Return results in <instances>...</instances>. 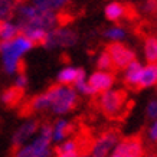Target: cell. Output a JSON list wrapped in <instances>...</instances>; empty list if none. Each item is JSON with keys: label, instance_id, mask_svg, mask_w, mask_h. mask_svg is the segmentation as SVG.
I'll use <instances>...</instances> for the list:
<instances>
[{"label": "cell", "instance_id": "cell-7", "mask_svg": "<svg viewBox=\"0 0 157 157\" xmlns=\"http://www.w3.org/2000/svg\"><path fill=\"white\" fill-rule=\"evenodd\" d=\"M107 52L111 58L113 68H115V69H124L130 62L136 59V52L133 49H130L127 45H124L123 42L109 43Z\"/></svg>", "mask_w": 157, "mask_h": 157}, {"label": "cell", "instance_id": "cell-25", "mask_svg": "<svg viewBox=\"0 0 157 157\" xmlns=\"http://www.w3.org/2000/svg\"><path fill=\"white\" fill-rule=\"evenodd\" d=\"M28 84H29V79H28V76H26V74H23L22 71L17 72V74H16V79H14V86L22 91H25V88L28 86Z\"/></svg>", "mask_w": 157, "mask_h": 157}, {"label": "cell", "instance_id": "cell-18", "mask_svg": "<svg viewBox=\"0 0 157 157\" xmlns=\"http://www.w3.org/2000/svg\"><path fill=\"white\" fill-rule=\"evenodd\" d=\"M23 98V91L16 88V86H10L2 94V102L6 107H16L20 102V100Z\"/></svg>", "mask_w": 157, "mask_h": 157}, {"label": "cell", "instance_id": "cell-14", "mask_svg": "<svg viewBox=\"0 0 157 157\" xmlns=\"http://www.w3.org/2000/svg\"><path fill=\"white\" fill-rule=\"evenodd\" d=\"M141 68H143V65H141L137 59L131 61L127 67L124 68V81H125V84H127L130 88H134V90L138 88Z\"/></svg>", "mask_w": 157, "mask_h": 157}, {"label": "cell", "instance_id": "cell-30", "mask_svg": "<svg viewBox=\"0 0 157 157\" xmlns=\"http://www.w3.org/2000/svg\"><path fill=\"white\" fill-rule=\"evenodd\" d=\"M107 157H121V156H120L118 153H115V151H111V153H109V154H108V156H107Z\"/></svg>", "mask_w": 157, "mask_h": 157}, {"label": "cell", "instance_id": "cell-4", "mask_svg": "<svg viewBox=\"0 0 157 157\" xmlns=\"http://www.w3.org/2000/svg\"><path fill=\"white\" fill-rule=\"evenodd\" d=\"M38 133L39 136L36 138L16 148L14 157H51L52 125L51 124L39 125Z\"/></svg>", "mask_w": 157, "mask_h": 157}, {"label": "cell", "instance_id": "cell-32", "mask_svg": "<svg viewBox=\"0 0 157 157\" xmlns=\"http://www.w3.org/2000/svg\"><path fill=\"white\" fill-rule=\"evenodd\" d=\"M79 157H92V156H91V154H81Z\"/></svg>", "mask_w": 157, "mask_h": 157}, {"label": "cell", "instance_id": "cell-26", "mask_svg": "<svg viewBox=\"0 0 157 157\" xmlns=\"http://www.w3.org/2000/svg\"><path fill=\"white\" fill-rule=\"evenodd\" d=\"M146 113H147V117L151 120V121H156V117H157V101L156 100L148 101Z\"/></svg>", "mask_w": 157, "mask_h": 157}, {"label": "cell", "instance_id": "cell-29", "mask_svg": "<svg viewBox=\"0 0 157 157\" xmlns=\"http://www.w3.org/2000/svg\"><path fill=\"white\" fill-rule=\"evenodd\" d=\"M82 153L79 150L75 151H67V153H56V157H79Z\"/></svg>", "mask_w": 157, "mask_h": 157}, {"label": "cell", "instance_id": "cell-15", "mask_svg": "<svg viewBox=\"0 0 157 157\" xmlns=\"http://www.w3.org/2000/svg\"><path fill=\"white\" fill-rule=\"evenodd\" d=\"M104 14L109 22H120L128 14V7L121 2H111L105 6Z\"/></svg>", "mask_w": 157, "mask_h": 157}, {"label": "cell", "instance_id": "cell-27", "mask_svg": "<svg viewBox=\"0 0 157 157\" xmlns=\"http://www.w3.org/2000/svg\"><path fill=\"white\" fill-rule=\"evenodd\" d=\"M147 137H148V140H150V143L156 144V141H157V123L156 121H153V123L150 124V127H148V130H147Z\"/></svg>", "mask_w": 157, "mask_h": 157}, {"label": "cell", "instance_id": "cell-24", "mask_svg": "<svg viewBox=\"0 0 157 157\" xmlns=\"http://www.w3.org/2000/svg\"><path fill=\"white\" fill-rule=\"evenodd\" d=\"M97 67L100 71H111L113 69V62H111V58H109L108 52L104 51L101 52L97 58Z\"/></svg>", "mask_w": 157, "mask_h": 157}, {"label": "cell", "instance_id": "cell-8", "mask_svg": "<svg viewBox=\"0 0 157 157\" xmlns=\"http://www.w3.org/2000/svg\"><path fill=\"white\" fill-rule=\"evenodd\" d=\"M120 141V136L117 131H107L97 138L91 146V156L92 157H107L114 150Z\"/></svg>", "mask_w": 157, "mask_h": 157}, {"label": "cell", "instance_id": "cell-28", "mask_svg": "<svg viewBox=\"0 0 157 157\" xmlns=\"http://www.w3.org/2000/svg\"><path fill=\"white\" fill-rule=\"evenodd\" d=\"M143 12L147 14L156 13V0H146L143 5Z\"/></svg>", "mask_w": 157, "mask_h": 157}, {"label": "cell", "instance_id": "cell-12", "mask_svg": "<svg viewBox=\"0 0 157 157\" xmlns=\"http://www.w3.org/2000/svg\"><path fill=\"white\" fill-rule=\"evenodd\" d=\"M81 76H86L85 75V71L82 68H76V67H67L61 69L58 72L56 75V81L58 84H62V85H69L72 86L74 82L81 78Z\"/></svg>", "mask_w": 157, "mask_h": 157}, {"label": "cell", "instance_id": "cell-21", "mask_svg": "<svg viewBox=\"0 0 157 157\" xmlns=\"http://www.w3.org/2000/svg\"><path fill=\"white\" fill-rule=\"evenodd\" d=\"M32 2L33 5L42 7V9H46V10H52V12H59L62 10L65 6L71 2V0H29Z\"/></svg>", "mask_w": 157, "mask_h": 157}, {"label": "cell", "instance_id": "cell-31", "mask_svg": "<svg viewBox=\"0 0 157 157\" xmlns=\"http://www.w3.org/2000/svg\"><path fill=\"white\" fill-rule=\"evenodd\" d=\"M143 157H156V154H151V153H150V154H144Z\"/></svg>", "mask_w": 157, "mask_h": 157}, {"label": "cell", "instance_id": "cell-10", "mask_svg": "<svg viewBox=\"0 0 157 157\" xmlns=\"http://www.w3.org/2000/svg\"><path fill=\"white\" fill-rule=\"evenodd\" d=\"M88 85L91 86L92 92L98 95L101 92H104L107 90H111L113 85L115 84V76L111 71H95L90 75V78H86Z\"/></svg>", "mask_w": 157, "mask_h": 157}, {"label": "cell", "instance_id": "cell-23", "mask_svg": "<svg viewBox=\"0 0 157 157\" xmlns=\"http://www.w3.org/2000/svg\"><path fill=\"white\" fill-rule=\"evenodd\" d=\"M17 0H0V20L10 19L14 13V6Z\"/></svg>", "mask_w": 157, "mask_h": 157}, {"label": "cell", "instance_id": "cell-5", "mask_svg": "<svg viewBox=\"0 0 157 157\" xmlns=\"http://www.w3.org/2000/svg\"><path fill=\"white\" fill-rule=\"evenodd\" d=\"M78 33L72 28L68 26H55L51 29L42 43L43 48L46 49H58V48H71L78 42Z\"/></svg>", "mask_w": 157, "mask_h": 157}, {"label": "cell", "instance_id": "cell-6", "mask_svg": "<svg viewBox=\"0 0 157 157\" xmlns=\"http://www.w3.org/2000/svg\"><path fill=\"white\" fill-rule=\"evenodd\" d=\"M124 104H125V92L113 90V88L101 92L100 98H98V105H100L101 111L111 118L118 117L121 114Z\"/></svg>", "mask_w": 157, "mask_h": 157}, {"label": "cell", "instance_id": "cell-19", "mask_svg": "<svg viewBox=\"0 0 157 157\" xmlns=\"http://www.w3.org/2000/svg\"><path fill=\"white\" fill-rule=\"evenodd\" d=\"M144 56L147 63H156L157 61V39L156 36H147L144 40Z\"/></svg>", "mask_w": 157, "mask_h": 157}, {"label": "cell", "instance_id": "cell-11", "mask_svg": "<svg viewBox=\"0 0 157 157\" xmlns=\"http://www.w3.org/2000/svg\"><path fill=\"white\" fill-rule=\"evenodd\" d=\"M39 130V121L38 120H28L25 121L19 128L14 131L13 137H12V144H13L14 148L23 146L25 143H28L30 138L33 137L35 134L38 133Z\"/></svg>", "mask_w": 157, "mask_h": 157}, {"label": "cell", "instance_id": "cell-2", "mask_svg": "<svg viewBox=\"0 0 157 157\" xmlns=\"http://www.w3.org/2000/svg\"><path fill=\"white\" fill-rule=\"evenodd\" d=\"M33 46V43L28 38H25L23 35H17L16 38L10 40L0 42V56H2V63L6 74L14 75L20 72L22 58Z\"/></svg>", "mask_w": 157, "mask_h": 157}, {"label": "cell", "instance_id": "cell-3", "mask_svg": "<svg viewBox=\"0 0 157 157\" xmlns=\"http://www.w3.org/2000/svg\"><path fill=\"white\" fill-rule=\"evenodd\" d=\"M48 100V109L56 115H65L71 113L78 104V92L69 85L55 84L45 91Z\"/></svg>", "mask_w": 157, "mask_h": 157}, {"label": "cell", "instance_id": "cell-16", "mask_svg": "<svg viewBox=\"0 0 157 157\" xmlns=\"http://www.w3.org/2000/svg\"><path fill=\"white\" fill-rule=\"evenodd\" d=\"M72 131L71 123L65 118L58 120L55 125L52 127V141L55 143H61L63 140H67V137L69 136V133Z\"/></svg>", "mask_w": 157, "mask_h": 157}, {"label": "cell", "instance_id": "cell-9", "mask_svg": "<svg viewBox=\"0 0 157 157\" xmlns=\"http://www.w3.org/2000/svg\"><path fill=\"white\" fill-rule=\"evenodd\" d=\"M113 151L118 153L121 157H143L146 154L143 146V140L140 136L127 137L120 140Z\"/></svg>", "mask_w": 157, "mask_h": 157}, {"label": "cell", "instance_id": "cell-22", "mask_svg": "<svg viewBox=\"0 0 157 157\" xmlns=\"http://www.w3.org/2000/svg\"><path fill=\"white\" fill-rule=\"evenodd\" d=\"M75 150H79L81 151V143L78 138H68V140H63L58 144V147L55 148V153H67V151H75Z\"/></svg>", "mask_w": 157, "mask_h": 157}, {"label": "cell", "instance_id": "cell-20", "mask_svg": "<svg viewBox=\"0 0 157 157\" xmlns=\"http://www.w3.org/2000/svg\"><path fill=\"white\" fill-rule=\"evenodd\" d=\"M104 36L111 42H123L124 39L127 38V29L124 28L123 25H114V26H109L105 30Z\"/></svg>", "mask_w": 157, "mask_h": 157}, {"label": "cell", "instance_id": "cell-13", "mask_svg": "<svg viewBox=\"0 0 157 157\" xmlns=\"http://www.w3.org/2000/svg\"><path fill=\"white\" fill-rule=\"evenodd\" d=\"M157 82V67L156 63H147L141 68L140 81H138L137 90H147L156 85Z\"/></svg>", "mask_w": 157, "mask_h": 157}, {"label": "cell", "instance_id": "cell-17", "mask_svg": "<svg viewBox=\"0 0 157 157\" xmlns=\"http://www.w3.org/2000/svg\"><path fill=\"white\" fill-rule=\"evenodd\" d=\"M17 35H20V29L16 22L10 19L0 20V42L10 40V39L16 38Z\"/></svg>", "mask_w": 157, "mask_h": 157}, {"label": "cell", "instance_id": "cell-1", "mask_svg": "<svg viewBox=\"0 0 157 157\" xmlns=\"http://www.w3.org/2000/svg\"><path fill=\"white\" fill-rule=\"evenodd\" d=\"M14 13L17 19L16 23L19 25L20 32L26 29H42L49 32L59 23V16L56 12L42 9L29 0L16 2Z\"/></svg>", "mask_w": 157, "mask_h": 157}]
</instances>
